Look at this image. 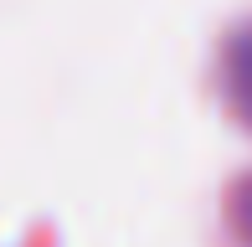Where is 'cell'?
Returning <instances> with one entry per match:
<instances>
[{
	"label": "cell",
	"mask_w": 252,
	"mask_h": 247,
	"mask_svg": "<svg viewBox=\"0 0 252 247\" xmlns=\"http://www.w3.org/2000/svg\"><path fill=\"white\" fill-rule=\"evenodd\" d=\"M226 93H232L237 114L252 119V31H242L226 52Z\"/></svg>",
	"instance_id": "6da1fadb"
}]
</instances>
